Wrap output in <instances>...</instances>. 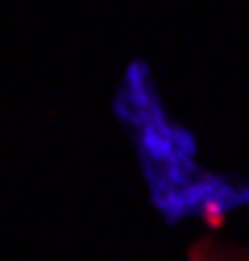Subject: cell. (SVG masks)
<instances>
[{
	"instance_id": "obj_1",
	"label": "cell",
	"mask_w": 249,
	"mask_h": 261,
	"mask_svg": "<svg viewBox=\"0 0 249 261\" xmlns=\"http://www.w3.org/2000/svg\"><path fill=\"white\" fill-rule=\"evenodd\" d=\"M187 261H249V237L204 232L187 245Z\"/></svg>"
}]
</instances>
